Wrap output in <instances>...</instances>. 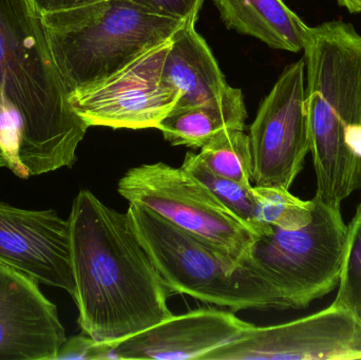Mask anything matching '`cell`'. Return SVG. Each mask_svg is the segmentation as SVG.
Masks as SVG:
<instances>
[{"label": "cell", "mask_w": 361, "mask_h": 360, "mask_svg": "<svg viewBox=\"0 0 361 360\" xmlns=\"http://www.w3.org/2000/svg\"><path fill=\"white\" fill-rule=\"evenodd\" d=\"M89 127L69 101L39 15L0 0V168L21 179L72 167Z\"/></svg>", "instance_id": "1"}, {"label": "cell", "mask_w": 361, "mask_h": 360, "mask_svg": "<svg viewBox=\"0 0 361 360\" xmlns=\"http://www.w3.org/2000/svg\"><path fill=\"white\" fill-rule=\"evenodd\" d=\"M73 297L82 333L116 344L173 316L171 290L127 213L78 192L69 219Z\"/></svg>", "instance_id": "2"}, {"label": "cell", "mask_w": 361, "mask_h": 360, "mask_svg": "<svg viewBox=\"0 0 361 360\" xmlns=\"http://www.w3.org/2000/svg\"><path fill=\"white\" fill-rule=\"evenodd\" d=\"M303 52L315 196L341 209L361 187V160L347 145L348 130L361 125V34L351 23L328 21L310 27Z\"/></svg>", "instance_id": "3"}, {"label": "cell", "mask_w": 361, "mask_h": 360, "mask_svg": "<svg viewBox=\"0 0 361 360\" xmlns=\"http://www.w3.org/2000/svg\"><path fill=\"white\" fill-rule=\"evenodd\" d=\"M40 19L69 95L111 77L185 23L131 0H99Z\"/></svg>", "instance_id": "4"}, {"label": "cell", "mask_w": 361, "mask_h": 360, "mask_svg": "<svg viewBox=\"0 0 361 360\" xmlns=\"http://www.w3.org/2000/svg\"><path fill=\"white\" fill-rule=\"evenodd\" d=\"M126 213L171 293L233 312L283 310L269 276L254 259L235 263L209 243L142 205L129 203Z\"/></svg>", "instance_id": "5"}, {"label": "cell", "mask_w": 361, "mask_h": 360, "mask_svg": "<svg viewBox=\"0 0 361 360\" xmlns=\"http://www.w3.org/2000/svg\"><path fill=\"white\" fill-rule=\"evenodd\" d=\"M118 192L129 203L209 243L235 263L252 261L258 235L182 167L162 162L133 167L118 182Z\"/></svg>", "instance_id": "6"}, {"label": "cell", "mask_w": 361, "mask_h": 360, "mask_svg": "<svg viewBox=\"0 0 361 360\" xmlns=\"http://www.w3.org/2000/svg\"><path fill=\"white\" fill-rule=\"evenodd\" d=\"M313 217L296 230L274 228L259 237L252 259L267 273L283 310L307 308L338 287L348 225L341 209L314 197Z\"/></svg>", "instance_id": "7"}, {"label": "cell", "mask_w": 361, "mask_h": 360, "mask_svg": "<svg viewBox=\"0 0 361 360\" xmlns=\"http://www.w3.org/2000/svg\"><path fill=\"white\" fill-rule=\"evenodd\" d=\"M248 135L252 182L256 186L290 190L310 152L305 59L282 72L261 103Z\"/></svg>", "instance_id": "8"}, {"label": "cell", "mask_w": 361, "mask_h": 360, "mask_svg": "<svg viewBox=\"0 0 361 360\" xmlns=\"http://www.w3.org/2000/svg\"><path fill=\"white\" fill-rule=\"evenodd\" d=\"M171 40L137 57L111 77L69 95L74 111L87 126L114 129L158 128L180 95L162 80Z\"/></svg>", "instance_id": "9"}, {"label": "cell", "mask_w": 361, "mask_h": 360, "mask_svg": "<svg viewBox=\"0 0 361 360\" xmlns=\"http://www.w3.org/2000/svg\"><path fill=\"white\" fill-rule=\"evenodd\" d=\"M361 359V323L348 309L329 308L282 325L256 327L203 360Z\"/></svg>", "instance_id": "10"}, {"label": "cell", "mask_w": 361, "mask_h": 360, "mask_svg": "<svg viewBox=\"0 0 361 360\" xmlns=\"http://www.w3.org/2000/svg\"><path fill=\"white\" fill-rule=\"evenodd\" d=\"M0 262L73 296L69 222L53 209H19L0 201Z\"/></svg>", "instance_id": "11"}, {"label": "cell", "mask_w": 361, "mask_h": 360, "mask_svg": "<svg viewBox=\"0 0 361 360\" xmlns=\"http://www.w3.org/2000/svg\"><path fill=\"white\" fill-rule=\"evenodd\" d=\"M66 338L39 283L0 262V360H54Z\"/></svg>", "instance_id": "12"}, {"label": "cell", "mask_w": 361, "mask_h": 360, "mask_svg": "<svg viewBox=\"0 0 361 360\" xmlns=\"http://www.w3.org/2000/svg\"><path fill=\"white\" fill-rule=\"evenodd\" d=\"M252 323L233 311L204 308L169 317L158 325L116 342V360H203L216 349L245 335Z\"/></svg>", "instance_id": "13"}, {"label": "cell", "mask_w": 361, "mask_h": 360, "mask_svg": "<svg viewBox=\"0 0 361 360\" xmlns=\"http://www.w3.org/2000/svg\"><path fill=\"white\" fill-rule=\"evenodd\" d=\"M195 23H185L171 39L162 66V80L179 92L173 109L202 105L220 97L229 85Z\"/></svg>", "instance_id": "14"}, {"label": "cell", "mask_w": 361, "mask_h": 360, "mask_svg": "<svg viewBox=\"0 0 361 360\" xmlns=\"http://www.w3.org/2000/svg\"><path fill=\"white\" fill-rule=\"evenodd\" d=\"M227 29L276 50L303 51L310 27L284 0H212Z\"/></svg>", "instance_id": "15"}, {"label": "cell", "mask_w": 361, "mask_h": 360, "mask_svg": "<svg viewBox=\"0 0 361 360\" xmlns=\"http://www.w3.org/2000/svg\"><path fill=\"white\" fill-rule=\"evenodd\" d=\"M246 118L241 89L229 86L220 97L202 105L171 110L157 129L171 145L201 149L222 133L244 130Z\"/></svg>", "instance_id": "16"}, {"label": "cell", "mask_w": 361, "mask_h": 360, "mask_svg": "<svg viewBox=\"0 0 361 360\" xmlns=\"http://www.w3.org/2000/svg\"><path fill=\"white\" fill-rule=\"evenodd\" d=\"M255 219L267 232L274 228L296 230L307 225L313 217V199L301 200L288 190L252 186Z\"/></svg>", "instance_id": "17"}, {"label": "cell", "mask_w": 361, "mask_h": 360, "mask_svg": "<svg viewBox=\"0 0 361 360\" xmlns=\"http://www.w3.org/2000/svg\"><path fill=\"white\" fill-rule=\"evenodd\" d=\"M199 154L212 173L244 185H252V148L250 135L244 130L222 133L203 146Z\"/></svg>", "instance_id": "18"}, {"label": "cell", "mask_w": 361, "mask_h": 360, "mask_svg": "<svg viewBox=\"0 0 361 360\" xmlns=\"http://www.w3.org/2000/svg\"><path fill=\"white\" fill-rule=\"evenodd\" d=\"M180 167L205 185L221 203L245 222L258 237L269 235L255 219L252 185H244L212 173L200 158L199 154L187 152Z\"/></svg>", "instance_id": "19"}, {"label": "cell", "mask_w": 361, "mask_h": 360, "mask_svg": "<svg viewBox=\"0 0 361 360\" xmlns=\"http://www.w3.org/2000/svg\"><path fill=\"white\" fill-rule=\"evenodd\" d=\"M334 304L348 309L361 323V203L348 224L345 257Z\"/></svg>", "instance_id": "20"}, {"label": "cell", "mask_w": 361, "mask_h": 360, "mask_svg": "<svg viewBox=\"0 0 361 360\" xmlns=\"http://www.w3.org/2000/svg\"><path fill=\"white\" fill-rule=\"evenodd\" d=\"M114 346V344L99 342L82 333V335L66 338L54 360H114L116 359Z\"/></svg>", "instance_id": "21"}, {"label": "cell", "mask_w": 361, "mask_h": 360, "mask_svg": "<svg viewBox=\"0 0 361 360\" xmlns=\"http://www.w3.org/2000/svg\"><path fill=\"white\" fill-rule=\"evenodd\" d=\"M152 8L154 12L180 19L185 23H195L204 0H131Z\"/></svg>", "instance_id": "22"}, {"label": "cell", "mask_w": 361, "mask_h": 360, "mask_svg": "<svg viewBox=\"0 0 361 360\" xmlns=\"http://www.w3.org/2000/svg\"><path fill=\"white\" fill-rule=\"evenodd\" d=\"M29 1L39 16H44L51 13L70 10V8L92 4L99 0H29Z\"/></svg>", "instance_id": "23"}, {"label": "cell", "mask_w": 361, "mask_h": 360, "mask_svg": "<svg viewBox=\"0 0 361 360\" xmlns=\"http://www.w3.org/2000/svg\"><path fill=\"white\" fill-rule=\"evenodd\" d=\"M339 6L349 11L350 13L357 14L361 13V0H336Z\"/></svg>", "instance_id": "24"}]
</instances>
